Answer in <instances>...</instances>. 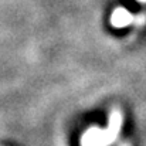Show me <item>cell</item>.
Wrapping results in <instances>:
<instances>
[{"mask_svg": "<svg viewBox=\"0 0 146 146\" xmlns=\"http://www.w3.org/2000/svg\"><path fill=\"white\" fill-rule=\"evenodd\" d=\"M121 126H122V112L119 109H113L109 115V121H108V128L104 129V146L112 145L119 132H121Z\"/></svg>", "mask_w": 146, "mask_h": 146, "instance_id": "obj_1", "label": "cell"}, {"mask_svg": "<svg viewBox=\"0 0 146 146\" xmlns=\"http://www.w3.org/2000/svg\"><path fill=\"white\" fill-rule=\"evenodd\" d=\"M138 1H141V3H145L146 0H138Z\"/></svg>", "mask_w": 146, "mask_h": 146, "instance_id": "obj_5", "label": "cell"}, {"mask_svg": "<svg viewBox=\"0 0 146 146\" xmlns=\"http://www.w3.org/2000/svg\"><path fill=\"white\" fill-rule=\"evenodd\" d=\"M135 16L126 10L125 7H118L113 10L112 16H111V24L116 29H122V27H126L129 24H132L135 21Z\"/></svg>", "mask_w": 146, "mask_h": 146, "instance_id": "obj_2", "label": "cell"}, {"mask_svg": "<svg viewBox=\"0 0 146 146\" xmlns=\"http://www.w3.org/2000/svg\"><path fill=\"white\" fill-rule=\"evenodd\" d=\"M104 129L92 126L84 132L81 136V146H104Z\"/></svg>", "mask_w": 146, "mask_h": 146, "instance_id": "obj_3", "label": "cell"}, {"mask_svg": "<svg viewBox=\"0 0 146 146\" xmlns=\"http://www.w3.org/2000/svg\"><path fill=\"white\" fill-rule=\"evenodd\" d=\"M119 146H129V145H128V143H121Z\"/></svg>", "mask_w": 146, "mask_h": 146, "instance_id": "obj_4", "label": "cell"}]
</instances>
